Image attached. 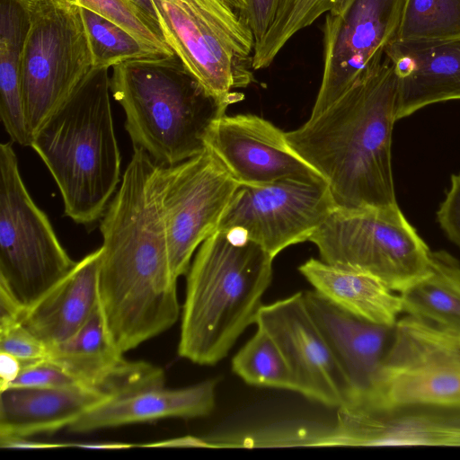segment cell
I'll return each mask as SVG.
<instances>
[{"label":"cell","instance_id":"f546056e","mask_svg":"<svg viewBox=\"0 0 460 460\" xmlns=\"http://www.w3.org/2000/svg\"><path fill=\"white\" fill-rule=\"evenodd\" d=\"M95 12L129 31L159 55H173L159 22L131 0H59Z\"/></svg>","mask_w":460,"mask_h":460},{"label":"cell","instance_id":"44dd1931","mask_svg":"<svg viewBox=\"0 0 460 460\" xmlns=\"http://www.w3.org/2000/svg\"><path fill=\"white\" fill-rule=\"evenodd\" d=\"M101 255L100 247L84 256L62 280L22 314L20 322L48 348L75 334L99 305Z\"/></svg>","mask_w":460,"mask_h":460},{"label":"cell","instance_id":"277c9868","mask_svg":"<svg viewBox=\"0 0 460 460\" xmlns=\"http://www.w3.org/2000/svg\"><path fill=\"white\" fill-rule=\"evenodd\" d=\"M110 93L109 68L93 67L31 144L60 190L65 215L77 224L103 217L120 181Z\"/></svg>","mask_w":460,"mask_h":460},{"label":"cell","instance_id":"8992f818","mask_svg":"<svg viewBox=\"0 0 460 460\" xmlns=\"http://www.w3.org/2000/svg\"><path fill=\"white\" fill-rule=\"evenodd\" d=\"M164 34L188 70L218 102L255 81V46L243 0H153Z\"/></svg>","mask_w":460,"mask_h":460},{"label":"cell","instance_id":"8d00e7d4","mask_svg":"<svg viewBox=\"0 0 460 460\" xmlns=\"http://www.w3.org/2000/svg\"><path fill=\"white\" fill-rule=\"evenodd\" d=\"M146 447H208L205 439L191 436L181 437L160 442L150 443Z\"/></svg>","mask_w":460,"mask_h":460},{"label":"cell","instance_id":"cb8c5ba5","mask_svg":"<svg viewBox=\"0 0 460 460\" xmlns=\"http://www.w3.org/2000/svg\"><path fill=\"white\" fill-rule=\"evenodd\" d=\"M32 0H0V115L11 137L31 146L21 87V65Z\"/></svg>","mask_w":460,"mask_h":460},{"label":"cell","instance_id":"ffe728a7","mask_svg":"<svg viewBox=\"0 0 460 460\" xmlns=\"http://www.w3.org/2000/svg\"><path fill=\"white\" fill-rule=\"evenodd\" d=\"M217 381L206 380L190 386L146 389L93 406L67 429L84 433L100 429L152 421L164 418H199L215 407Z\"/></svg>","mask_w":460,"mask_h":460},{"label":"cell","instance_id":"d6a6232c","mask_svg":"<svg viewBox=\"0 0 460 460\" xmlns=\"http://www.w3.org/2000/svg\"><path fill=\"white\" fill-rule=\"evenodd\" d=\"M437 218L447 237L460 247V173L451 176L450 187L437 212Z\"/></svg>","mask_w":460,"mask_h":460},{"label":"cell","instance_id":"e575fe53","mask_svg":"<svg viewBox=\"0 0 460 460\" xmlns=\"http://www.w3.org/2000/svg\"><path fill=\"white\" fill-rule=\"evenodd\" d=\"M22 362L12 355L0 352V390L6 388L18 376Z\"/></svg>","mask_w":460,"mask_h":460},{"label":"cell","instance_id":"5bb4252c","mask_svg":"<svg viewBox=\"0 0 460 460\" xmlns=\"http://www.w3.org/2000/svg\"><path fill=\"white\" fill-rule=\"evenodd\" d=\"M255 324L279 346L291 372L295 392L329 407L340 408L346 402V378L302 292L262 305Z\"/></svg>","mask_w":460,"mask_h":460},{"label":"cell","instance_id":"52a82bcc","mask_svg":"<svg viewBox=\"0 0 460 460\" xmlns=\"http://www.w3.org/2000/svg\"><path fill=\"white\" fill-rule=\"evenodd\" d=\"M308 241L324 262L374 276L398 293L424 277L431 262V251L398 204L336 208Z\"/></svg>","mask_w":460,"mask_h":460},{"label":"cell","instance_id":"2e32d148","mask_svg":"<svg viewBox=\"0 0 460 460\" xmlns=\"http://www.w3.org/2000/svg\"><path fill=\"white\" fill-rule=\"evenodd\" d=\"M327 446L460 447V407L413 405L372 409L338 408Z\"/></svg>","mask_w":460,"mask_h":460},{"label":"cell","instance_id":"74e56055","mask_svg":"<svg viewBox=\"0 0 460 460\" xmlns=\"http://www.w3.org/2000/svg\"><path fill=\"white\" fill-rule=\"evenodd\" d=\"M73 447L94 449H123L131 447L130 444L118 442L78 443L71 444Z\"/></svg>","mask_w":460,"mask_h":460},{"label":"cell","instance_id":"484cf974","mask_svg":"<svg viewBox=\"0 0 460 460\" xmlns=\"http://www.w3.org/2000/svg\"><path fill=\"white\" fill-rule=\"evenodd\" d=\"M232 368L249 385L295 391L282 352L271 336L260 327L234 355Z\"/></svg>","mask_w":460,"mask_h":460},{"label":"cell","instance_id":"30bf717a","mask_svg":"<svg viewBox=\"0 0 460 460\" xmlns=\"http://www.w3.org/2000/svg\"><path fill=\"white\" fill-rule=\"evenodd\" d=\"M93 67L80 6L32 0L21 65V87L31 137Z\"/></svg>","mask_w":460,"mask_h":460},{"label":"cell","instance_id":"836d02e7","mask_svg":"<svg viewBox=\"0 0 460 460\" xmlns=\"http://www.w3.org/2000/svg\"><path fill=\"white\" fill-rule=\"evenodd\" d=\"M280 0H243L255 44L261 41L272 24Z\"/></svg>","mask_w":460,"mask_h":460},{"label":"cell","instance_id":"d4e9b609","mask_svg":"<svg viewBox=\"0 0 460 460\" xmlns=\"http://www.w3.org/2000/svg\"><path fill=\"white\" fill-rule=\"evenodd\" d=\"M402 313L460 334V263L431 252L429 272L399 293Z\"/></svg>","mask_w":460,"mask_h":460},{"label":"cell","instance_id":"9a60e30c","mask_svg":"<svg viewBox=\"0 0 460 460\" xmlns=\"http://www.w3.org/2000/svg\"><path fill=\"white\" fill-rule=\"evenodd\" d=\"M205 144L241 185L324 181L289 146L285 132L254 114L221 116L210 126Z\"/></svg>","mask_w":460,"mask_h":460},{"label":"cell","instance_id":"7c38bea8","mask_svg":"<svg viewBox=\"0 0 460 460\" xmlns=\"http://www.w3.org/2000/svg\"><path fill=\"white\" fill-rule=\"evenodd\" d=\"M164 167L162 210L171 269L178 279L187 274L196 249L218 229L241 184L207 148Z\"/></svg>","mask_w":460,"mask_h":460},{"label":"cell","instance_id":"8fae6325","mask_svg":"<svg viewBox=\"0 0 460 460\" xmlns=\"http://www.w3.org/2000/svg\"><path fill=\"white\" fill-rule=\"evenodd\" d=\"M405 0H342L326 13L323 69L310 117L324 111L383 62Z\"/></svg>","mask_w":460,"mask_h":460},{"label":"cell","instance_id":"6da1fadb","mask_svg":"<svg viewBox=\"0 0 460 460\" xmlns=\"http://www.w3.org/2000/svg\"><path fill=\"white\" fill-rule=\"evenodd\" d=\"M133 149L100 226V304L111 335L125 344L161 334L180 314L162 210L164 167Z\"/></svg>","mask_w":460,"mask_h":460},{"label":"cell","instance_id":"4316f807","mask_svg":"<svg viewBox=\"0 0 460 460\" xmlns=\"http://www.w3.org/2000/svg\"><path fill=\"white\" fill-rule=\"evenodd\" d=\"M342 0H280L275 19L264 37L255 44L253 70L271 65L286 43L299 31L314 23Z\"/></svg>","mask_w":460,"mask_h":460},{"label":"cell","instance_id":"e0dca14e","mask_svg":"<svg viewBox=\"0 0 460 460\" xmlns=\"http://www.w3.org/2000/svg\"><path fill=\"white\" fill-rule=\"evenodd\" d=\"M123 354L110 333L99 304L75 334L48 348L47 358L108 400L164 386L162 368L145 361L127 360Z\"/></svg>","mask_w":460,"mask_h":460},{"label":"cell","instance_id":"1f68e13d","mask_svg":"<svg viewBox=\"0 0 460 460\" xmlns=\"http://www.w3.org/2000/svg\"><path fill=\"white\" fill-rule=\"evenodd\" d=\"M0 352L25 364L47 358L48 346L21 322H15L0 326Z\"/></svg>","mask_w":460,"mask_h":460},{"label":"cell","instance_id":"7402d4cb","mask_svg":"<svg viewBox=\"0 0 460 460\" xmlns=\"http://www.w3.org/2000/svg\"><path fill=\"white\" fill-rule=\"evenodd\" d=\"M0 437H31L68 428L108 400L85 387L0 390Z\"/></svg>","mask_w":460,"mask_h":460},{"label":"cell","instance_id":"603a6c76","mask_svg":"<svg viewBox=\"0 0 460 460\" xmlns=\"http://www.w3.org/2000/svg\"><path fill=\"white\" fill-rule=\"evenodd\" d=\"M298 270L316 292L358 317L393 327L402 313L399 295L374 276L314 258Z\"/></svg>","mask_w":460,"mask_h":460},{"label":"cell","instance_id":"4fadbf2b","mask_svg":"<svg viewBox=\"0 0 460 460\" xmlns=\"http://www.w3.org/2000/svg\"><path fill=\"white\" fill-rule=\"evenodd\" d=\"M336 208L324 181L240 185L218 229L240 232L275 258L288 246L308 241Z\"/></svg>","mask_w":460,"mask_h":460},{"label":"cell","instance_id":"7a4b0ae2","mask_svg":"<svg viewBox=\"0 0 460 460\" xmlns=\"http://www.w3.org/2000/svg\"><path fill=\"white\" fill-rule=\"evenodd\" d=\"M397 95L398 77L385 57L324 111L285 132L289 146L326 181L337 208L397 204L391 160Z\"/></svg>","mask_w":460,"mask_h":460},{"label":"cell","instance_id":"3957f363","mask_svg":"<svg viewBox=\"0 0 460 460\" xmlns=\"http://www.w3.org/2000/svg\"><path fill=\"white\" fill-rule=\"evenodd\" d=\"M273 257L236 230H217L187 272L178 354L195 364L221 361L252 323L272 279Z\"/></svg>","mask_w":460,"mask_h":460},{"label":"cell","instance_id":"d6986e66","mask_svg":"<svg viewBox=\"0 0 460 460\" xmlns=\"http://www.w3.org/2000/svg\"><path fill=\"white\" fill-rule=\"evenodd\" d=\"M385 57L398 77L397 120L430 104L460 100V40H394Z\"/></svg>","mask_w":460,"mask_h":460},{"label":"cell","instance_id":"83f0119b","mask_svg":"<svg viewBox=\"0 0 460 460\" xmlns=\"http://www.w3.org/2000/svg\"><path fill=\"white\" fill-rule=\"evenodd\" d=\"M395 40H460V0H405Z\"/></svg>","mask_w":460,"mask_h":460},{"label":"cell","instance_id":"9c48e42d","mask_svg":"<svg viewBox=\"0 0 460 460\" xmlns=\"http://www.w3.org/2000/svg\"><path fill=\"white\" fill-rule=\"evenodd\" d=\"M346 404L460 407V334L411 315L398 319L370 392Z\"/></svg>","mask_w":460,"mask_h":460},{"label":"cell","instance_id":"4dcf8cb0","mask_svg":"<svg viewBox=\"0 0 460 460\" xmlns=\"http://www.w3.org/2000/svg\"><path fill=\"white\" fill-rule=\"evenodd\" d=\"M80 386L84 387L60 366L44 358L22 364L18 376L7 387L70 388Z\"/></svg>","mask_w":460,"mask_h":460},{"label":"cell","instance_id":"5b68a950","mask_svg":"<svg viewBox=\"0 0 460 460\" xmlns=\"http://www.w3.org/2000/svg\"><path fill=\"white\" fill-rule=\"evenodd\" d=\"M111 91L123 108L134 148L172 166L206 149L212 123L228 108L207 92L176 55H151L115 66Z\"/></svg>","mask_w":460,"mask_h":460},{"label":"cell","instance_id":"d590c367","mask_svg":"<svg viewBox=\"0 0 460 460\" xmlns=\"http://www.w3.org/2000/svg\"><path fill=\"white\" fill-rule=\"evenodd\" d=\"M57 444H49L29 439L28 437H0L2 448H47L59 447Z\"/></svg>","mask_w":460,"mask_h":460},{"label":"cell","instance_id":"ac0fdd59","mask_svg":"<svg viewBox=\"0 0 460 460\" xmlns=\"http://www.w3.org/2000/svg\"><path fill=\"white\" fill-rule=\"evenodd\" d=\"M303 296L346 378L349 395L345 403L362 399L374 385L394 326L351 314L315 290L303 292Z\"/></svg>","mask_w":460,"mask_h":460},{"label":"cell","instance_id":"ba28073f","mask_svg":"<svg viewBox=\"0 0 460 460\" xmlns=\"http://www.w3.org/2000/svg\"><path fill=\"white\" fill-rule=\"evenodd\" d=\"M22 179L13 141L0 146V287L27 310L75 265Z\"/></svg>","mask_w":460,"mask_h":460},{"label":"cell","instance_id":"f1b7e54d","mask_svg":"<svg viewBox=\"0 0 460 460\" xmlns=\"http://www.w3.org/2000/svg\"><path fill=\"white\" fill-rule=\"evenodd\" d=\"M93 67H114L128 60L159 55L108 18L80 6Z\"/></svg>","mask_w":460,"mask_h":460},{"label":"cell","instance_id":"f35d334b","mask_svg":"<svg viewBox=\"0 0 460 460\" xmlns=\"http://www.w3.org/2000/svg\"><path fill=\"white\" fill-rule=\"evenodd\" d=\"M139 8H141L147 15L159 22V16L153 0H131ZM160 23V22H159Z\"/></svg>","mask_w":460,"mask_h":460}]
</instances>
